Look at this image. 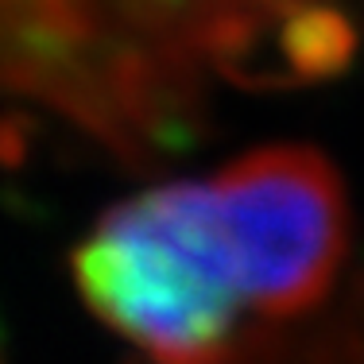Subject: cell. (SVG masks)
I'll return each instance as SVG.
<instances>
[{
  "mask_svg": "<svg viewBox=\"0 0 364 364\" xmlns=\"http://www.w3.org/2000/svg\"><path fill=\"white\" fill-rule=\"evenodd\" d=\"M85 306L155 364H240L248 310L210 182H163L117 202L70 252Z\"/></svg>",
  "mask_w": 364,
  "mask_h": 364,
  "instance_id": "obj_1",
  "label": "cell"
},
{
  "mask_svg": "<svg viewBox=\"0 0 364 364\" xmlns=\"http://www.w3.org/2000/svg\"><path fill=\"white\" fill-rule=\"evenodd\" d=\"M4 85L147 171L205 124L210 77L109 28L82 0H0Z\"/></svg>",
  "mask_w": 364,
  "mask_h": 364,
  "instance_id": "obj_2",
  "label": "cell"
},
{
  "mask_svg": "<svg viewBox=\"0 0 364 364\" xmlns=\"http://www.w3.org/2000/svg\"><path fill=\"white\" fill-rule=\"evenodd\" d=\"M205 182L248 310L272 322L314 310L349 248V202L333 163L306 144H267Z\"/></svg>",
  "mask_w": 364,
  "mask_h": 364,
  "instance_id": "obj_3",
  "label": "cell"
},
{
  "mask_svg": "<svg viewBox=\"0 0 364 364\" xmlns=\"http://www.w3.org/2000/svg\"><path fill=\"white\" fill-rule=\"evenodd\" d=\"M109 28L140 47L218 74L232 85L267 90V58L275 31L310 0H82Z\"/></svg>",
  "mask_w": 364,
  "mask_h": 364,
  "instance_id": "obj_4",
  "label": "cell"
},
{
  "mask_svg": "<svg viewBox=\"0 0 364 364\" xmlns=\"http://www.w3.org/2000/svg\"><path fill=\"white\" fill-rule=\"evenodd\" d=\"M360 31L337 0H310L283 20L267 58V90L333 82L353 66Z\"/></svg>",
  "mask_w": 364,
  "mask_h": 364,
  "instance_id": "obj_5",
  "label": "cell"
},
{
  "mask_svg": "<svg viewBox=\"0 0 364 364\" xmlns=\"http://www.w3.org/2000/svg\"><path fill=\"white\" fill-rule=\"evenodd\" d=\"M259 357L264 364H279L267 353V345H259ZM294 364H364V279L345 302V310L322 333H314V341L299 353Z\"/></svg>",
  "mask_w": 364,
  "mask_h": 364,
  "instance_id": "obj_6",
  "label": "cell"
}]
</instances>
